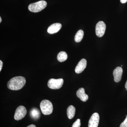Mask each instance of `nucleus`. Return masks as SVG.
Segmentation results:
<instances>
[{
    "label": "nucleus",
    "instance_id": "20",
    "mask_svg": "<svg viewBox=\"0 0 127 127\" xmlns=\"http://www.w3.org/2000/svg\"><path fill=\"white\" fill-rule=\"evenodd\" d=\"M27 127H36L35 125H34V124H31V125H29Z\"/></svg>",
    "mask_w": 127,
    "mask_h": 127
},
{
    "label": "nucleus",
    "instance_id": "2",
    "mask_svg": "<svg viewBox=\"0 0 127 127\" xmlns=\"http://www.w3.org/2000/svg\"><path fill=\"white\" fill-rule=\"evenodd\" d=\"M47 5V3L45 1L40 0L30 4L28 8L29 10L32 12H38L45 9Z\"/></svg>",
    "mask_w": 127,
    "mask_h": 127
},
{
    "label": "nucleus",
    "instance_id": "8",
    "mask_svg": "<svg viewBox=\"0 0 127 127\" xmlns=\"http://www.w3.org/2000/svg\"><path fill=\"white\" fill-rule=\"evenodd\" d=\"M87 61L85 59H82L78 64L75 69L76 73L79 74L84 70L87 66Z\"/></svg>",
    "mask_w": 127,
    "mask_h": 127
},
{
    "label": "nucleus",
    "instance_id": "1",
    "mask_svg": "<svg viewBox=\"0 0 127 127\" xmlns=\"http://www.w3.org/2000/svg\"><path fill=\"white\" fill-rule=\"evenodd\" d=\"M26 83V79L23 77H15L10 79L7 83V87L10 90L18 91L21 89Z\"/></svg>",
    "mask_w": 127,
    "mask_h": 127
},
{
    "label": "nucleus",
    "instance_id": "11",
    "mask_svg": "<svg viewBox=\"0 0 127 127\" xmlns=\"http://www.w3.org/2000/svg\"><path fill=\"white\" fill-rule=\"evenodd\" d=\"M77 97L83 102H86L88 100V96L85 93V90L83 88L79 89L76 93Z\"/></svg>",
    "mask_w": 127,
    "mask_h": 127
},
{
    "label": "nucleus",
    "instance_id": "16",
    "mask_svg": "<svg viewBox=\"0 0 127 127\" xmlns=\"http://www.w3.org/2000/svg\"><path fill=\"white\" fill-rule=\"evenodd\" d=\"M81 125V120H80V119H77L73 124L72 127H80Z\"/></svg>",
    "mask_w": 127,
    "mask_h": 127
},
{
    "label": "nucleus",
    "instance_id": "4",
    "mask_svg": "<svg viewBox=\"0 0 127 127\" xmlns=\"http://www.w3.org/2000/svg\"><path fill=\"white\" fill-rule=\"evenodd\" d=\"M64 83V80L62 78L55 79L51 78L49 79L48 82V86L52 89H58L62 87Z\"/></svg>",
    "mask_w": 127,
    "mask_h": 127
},
{
    "label": "nucleus",
    "instance_id": "17",
    "mask_svg": "<svg viewBox=\"0 0 127 127\" xmlns=\"http://www.w3.org/2000/svg\"><path fill=\"white\" fill-rule=\"evenodd\" d=\"M120 127H127V115L125 120L120 124Z\"/></svg>",
    "mask_w": 127,
    "mask_h": 127
},
{
    "label": "nucleus",
    "instance_id": "9",
    "mask_svg": "<svg viewBox=\"0 0 127 127\" xmlns=\"http://www.w3.org/2000/svg\"><path fill=\"white\" fill-rule=\"evenodd\" d=\"M123 72V68L120 67H117L114 70L113 75L114 81L117 83L120 81L122 79Z\"/></svg>",
    "mask_w": 127,
    "mask_h": 127
},
{
    "label": "nucleus",
    "instance_id": "18",
    "mask_svg": "<svg viewBox=\"0 0 127 127\" xmlns=\"http://www.w3.org/2000/svg\"><path fill=\"white\" fill-rule=\"evenodd\" d=\"M2 66H3V63L2 61H0V71H1L2 69Z\"/></svg>",
    "mask_w": 127,
    "mask_h": 127
},
{
    "label": "nucleus",
    "instance_id": "19",
    "mask_svg": "<svg viewBox=\"0 0 127 127\" xmlns=\"http://www.w3.org/2000/svg\"><path fill=\"white\" fill-rule=\"evenodd\" d=\"M120 1L121 3L124 4L127 2V0H120Z\"/></svg>",
    "mask_w": 127,
    "mask_h": 127
},
{
    "label": "nucleus",
    "instance_id": "15",
    "mask_svg": "<svg viewBox=\"0 0 127 127\" xmlns=\"http://www.w3.org/2000/svg\"><path fill=\"white\" fill-rule=\"evenodd\" d=\"M84 36V32L82 30H79L75 35V41L76 42H79L81 41Z\"/></svg>",
    "mask_w": 127,
    "mask_h": 127
},
{
    "label": "nucleus",
    "instance_id": "5",
    "mask_svg": "<svg viewBox=\"0 0 127 127\" xmlns=\"http://www.w3.org/2000/svg\"><path fill=\"white\" fill-rule=\"evenodd\" d=\"M27 113V110L25 107L20 106L16 109L14 119L16 120H20L25 117Z\"/></svg>",
    "mask_w": 127,
    "mask_h": 127
},
{
    "label": "nucleus",
    "instance_id": "7",
    "mask_svg": "<svg viewBox=\"0 0 127 127\" xmlns=\"http://www.w3.org/2000/svg\"><path fill=\"white\" fill-rule=\"evenodd\" d=\"M99 119L100 117L98 113H95L93 114L89 121L88 127H97Z\"/></svg>",
    "mask_w": 127,
    "mask_h": 127
},
{
    "label": "nucleus",
    "instance_id": "3",
    "mask_svg": "<svg viewBox=\"0 0 127 127\" xmlns=\"http://www.w3.org/2000/svg\"><path fill=\"white\" fill-rule=\"evenodd\" d=\"M40 107L41 111L44 115H50L53 111L52 103L48 100H42L40 104Z\"/></svg>",
    "mask_w": 127,
    "mask_h": 127
},
{
    "label": "nucleus",
    "instance_id": "22",
    "mask_svg": "<svg viewBox=\"0 0 127 127\" xmlns=\"http://www.w3.org/2000/svg\"><path fill=\"white\" fill-rule=\"evenodd\" d=\"M2 19H1V17H0V23H1Z\"/></svg>",
    "mask_w": 127,
    "mask_h": 127
},
{
    "label": "nucleus",
    "instance_id": "21",
    "mask_svg": "<svg viewBox=\"0 0 127 127\" xmlns=\"http://www.w3.org/2000/svg\"><path fill=\"white\" fill-rule=\"evenodd\" d=\"M125 88H126V89H127V82H126V84H125Z\"/></svg>",
    "mask_w": 127,
    "mask_h": 127
},
{
    "label": "nucleus",
    "instance_id": "10",
    "mask_svg": "<svg viewBox=\"0 0 127 127\" xmlns=\"http://www.w3.org/2000/svg\"><path fill=\"white\" fill-rule=\"evenodd\" d=\"M62 25L60 23H55L51 25L47 29V32L50 34H55L61 29Z\"/></svg>",
    "mask_w": 127,
    "mask_h": 127
},
{
    "label": "nucleus",
    "instance_id": "13",
    "mask_svg": "<svg viewBox=\"0 0 127 127\" xmlns=\"http://www.w3.org/2000/svg\"><path fill=\"white\" fill-rule=\"evenodd\" d=\"M76 112V109L72 105L68 106L67 110V117L69 119H72L74 117Z\"/></svg>",
    "mask_w": 127,
    "mask_h": 127
},
{
    "label": "nucleus",
    "instance_id": "14",
    "mask_svg": "<svg viewBox=\"0 0 127 127\" xmlns=\"http://www.w3.org/2000/svg\"><path fill=\"white\" fill-rule=\"evenodd\" d=\"M57 58L58 61L61 62L65 61L67 58V54L65 52H61L58 55Z\"/></svg>",
    "mask_w": 127,
    "mask_h": 127
},
{
    "label": "nucleus",
    "instance_id": "12",
    "mask_svg": "<svg viewBox=\"0 0 127 127\" xmlns=\"http://www.w3.org/2000/svg\"><path fill=\"white\" fill-rule=\"evenodd\" d=\"M41 114L39 109L36 108H32L30 112V116L32 119L37 120L40 118Z\"/></svg>",
    "mask_w": 127,
    "mask_h": 127
},
{
    "label": "nucleus",
    "instance_id": "6",
    "mask_svg": "<svg viewBox=\"0 0 127 127\" xmlns=\"http://www.w3.org/2000/svg\"><path fill=\"white\" fill-rule=\"evenodd\" d=\"M106 25L103 22L100 21L98 22L96 26V34L98 37H102L105 33Z\"/></svg>",
    "mask_w": 127,
    "mask_h": 127
}]
</instances>
